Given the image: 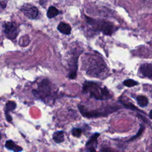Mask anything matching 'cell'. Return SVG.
<instances>
[{
  "label": "cell",
  "instance_id": "cell-1",
  "mask_svg": "<svg viewBox=\"0 0 152 152\" xmlns=\"http://www.w3.org/2000/svg\"><path fill=\"white\" fill-rule=\"evenodd\" d=\"M83 90L85 92H89L92 97L96 99L103 100L110 97V95L107 89L100 87L93 82H86L83 86Z\"/></svg>",
  "mask_w": 152,
  "mask_h": 152
},
{
  "label": "cell",
  "instance_id": "cell-2",
  "mask_svg": "<svg viewBox=\"0 0 152 152\" xmlns=\"http://www.w3.org/2000/svg\"><path fill=\"white\" fill-rule=\"evenodd\" d=\"M3 31L6 36L11 40L15 39L19 34L17 25L13 22H6L3 24Z\"/></svg>",
  "mask_w": 152,
  "mask_h": 152
},
{
  "label": "cell",
  "instance_id": "cell-3",
  "mask_svg": "<svg viewBox=\"0 0 152 152\" xmlns=\"http://www.w3.org/2000/svg\"><path fill=\"white\" fill-rule=\"evenodd\" d=\"M21 10L24 15L31 19H34L36 18L39 13L38 10L36 7L29 4L24 5L22 7Z\"/></svg>",
  "mask_w": 152,
  "mask_h": 152
},
{
  "label": "cell",
  "instance_id": "cell-4",
  "mask_svg": "<svg viewBox=\"0 0 152 152\" xmlns=\"http://www.w3.org/2000/svg\"><path fill=\"white\" fill-rule=\"evenodd\" d=\"M100 31L106 35H111L115 31L113 25L108 22H105L102 23L99 28Z\"/></svg>",
  "mask_w": 152,
  "mask_h": 152
},
{
  "label": "cell",
  "instance_id": "cell-5",
  "mask_svg": "<svg viewBox=\"0 0 152 152\" xmlns=\"http://www.w3.org/2000/svg\"><path fill=\"white\" fill-rule=\"evenodd\" d=\"M139 71L144 77L152 79V63H144L142 64Z\"/></svg>",
  "mask_w": 152,
  "mask_h": 152
},
{
  "label": "cell",
  "instance_id": "cell-6",
  "mask_svg": "<svg viewBox=\"0 0 152 152\" xmlns=\"http://www.w3.org/2000/svg\"><path fill=\"white\" fill-rule=\"evenodd\" d=\"M58 30L63 34L70 35L71 31V28L68 24L61 22L58 26Z\"/></svg>",
  "mask_w": 152,
  "mask_h": 152
},
{
  "label": "cell",
  "instance_id": "cell-7",
  "mask_svg": "<svg viewBox=\"0 0 152 152\" xmlns=\"http://www.w3.org/2000/svg\"><path fill=\"white\" fill-rule=\"evenodd\" d=\"M6 147L9 150H13L14 151H17V152L21 151L23 150V148L21 147L16 145V143L12 140H8L6 141Z\"/></svg>",
  "mask_w": 152,
  "mask_h": 152
},
{
  "label": "cell",
  "instance_id": "cell-8",
  "mask_svg": "<svg viewBox=\"0 0 152 152\" xmlns=\"http://www.w3.org/2000/svg\"><path fill=\"white\" fill-rule=\"evenodd\" d=\"M53 140L57 143H60L64 140V134L62 131L55 132L53 134Z\"/></svg>",
  "mask_w": 152,
  "mask_h": 152
},
{
  "label": "cell",
  "instance_id": "cell-9",
  "mask_svg": "<svg viewBox=\"0 0 152 152\" xmlns=\"http://www.w3.org/2000/svg\"><path fill=\"white\" fill-rule=\"evenodd\" d=\"M59 14V11L55 7L51 6L49 8L47 12V16L48 18L51 19L57 16Z\"/></svg>",
  "mask_w": 152,
  "mask_h": 152
},
{
  "label": "cell",
  "instance_id": "cell-10",
  "mask_svg": "<svg viewBox=\"0 0 152 152\" xmlns=\"http://www.w3.org/2000/svg\"><path fill=\"white\" fill-rule=\"evenodd\" d=\"M137 101L139 106L141 107L147 106L148 103V100L147 98L144 96H139L137 97Z\"/></svg>",
  "mask_w": 152,
  "mask_h": 152
},
{
  "label": "cell",
  "instance_id": "cell-11",
  "mask_svg": "<svg viewBox=\"0 0 152 152\" xmlns=\"http://www.w3.org/2000/svg\"><path fill=\"white\" fill-rule=\"evenodd\" d=\"M16 107V103L15 102H13V101H9L6 103V113L13 111L14 109H15Z\"/></svg>",
  "mask_w": 152,
  "mask_h": 152
},
{
  "label": "cell",
  "instance_id": "cell-12",
  "mask_svg": "<svg viewBox=\"0 0 152 152\" xmlns=\"http://www.w3.org/2000/svg\"><path fill=\"white\" fill-rule=\"evenodd\" d=\"M124 84L127 86V87H133L134 86H136L138 84V83L133 80H131V79H129V80H125L124 81Z\"/></svg>",
  "mask_w": 152,
  "mask_h": 152
},
{
  "label": "cell",
  "instance_id": "cell-13",
  "mask_svg": "<svg viewBox=\"0 0 152 152\" xmlns=\"http://www.w3.org/2000/svg\"><path fill=\"white\" fill-rule=\"evenodd\" d=\"M71 132L73 135L76 137H79L81 134V130L80 128H73Z\"/></svg>",
  "mask_w": 152,
  "mask_h": 152
},
{
  "label": "cell",
  "instance_id": "cell-14",
  "mask_svg": "<svg viewBox=\"0 0 152 152\" xmlns=\"http://www.w3.org/2000/svg\"><path fill=\"white\" fill-rule=\"evenodd\" d=\"M99 133H95L92 137H91V138L87 141V144H86V145H89V144H90L91 143H93L94 141H96V140H97V138H98V137L99 136Z\"/></svg>",
  "mask_w": 152,
  "mask_h": 152
},
{
  "label": "cell",
  "instance_id": "cell-15",
  "mask_svg": "<svg viewBox=\"0 0 152 152\" xmlns=\"http://www.w3.org/2000/svg\"><path fill=\"white\" fill-rule=\"evenodd\" d=\"M143 130H144V127H143V125H141V127H140V129H139V131H138V133H137V134L135 136L133 137L132 138H131L129 141H131V140H134V139L136 138V137H137L140 136V135L141 134V133L143 132Z\"/></svg>",
  "mask_w": 152,
  "mask_h": 152
},
{
  "label": "cell",
  "instance_id": "cell-16",
  "mask_svg": "<svg viewBox=\"0 0 152 152\" xmlns=\"http://www.w3.org/2000/svg\"><path fill=\"white\" fill-rule=\"evenodd\" d=\"M124 105L125 106V107H127V108H129V109H133V110H137L138 109L135 107L132 103H123Z\"/></svg>",
  "mask_w": 152,
  "mask_h": 152
},
{
  "label": "cell",
  "instance_id": "cell-17",
  "mask_svg": "<svg viewBox=\"0 0 152 152\" xmlns=\"http://www.w3.org/2000/svg\"><path fill=\"white\" fill-rule=\"evenodd\" d=\"M149 116H150V118L152 119V109L151 110V111L150 112V115H149Z\"/></svg>",
  "mask_w": 152,
  "mask_h": 152
},
{
  "label": "cell",
  "instance_id": "cell-18",
  "mask_svg": "<svg viewBox=\"0 0 152 152\" xmlns=\"http://www.w3.org/2000/svg\"><path fill=\"white\" fill-rule=\"evenodd\" d=\"M1 134H0V139H1Z\"/></svg>",
  "mask_w": 152,
  "mask_h": 152
}]
</instances>
